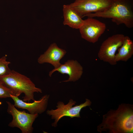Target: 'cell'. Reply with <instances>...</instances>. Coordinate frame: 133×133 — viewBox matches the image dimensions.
<instances>
[{
	"instance_id": "cell-1",
	"label": "cell",
	"mask_w": 133,
	"mask_h": 133,
	"mask_svg": "<svg viewBox=\"0 0 133 133\" xmlns=\"http://www.w3.org/2000/svg\"><path fill=\"white\" fill-rule=\"evenodd\" d=\"M97 131L100 133H133V105L123 103L116 110L110 109L103 116Z\"/></svg>"
},
{
	"instance_id": "cell-2",
	"label": "cell",
	"mask_w": 133,
	"mask_h": 133,
	"mask_svg": "<svg viewBox=\"0 0 133 133\" xmlns=\"http://www.w3.org/2000/svg\"><path fill=\"white\" fill-rule=\"evenodd\" d=\"M88 17H101L111 18L119 25L124 24L129 28L133 27V0H111V4L102 12L91 13L84 16Z\"/></svg>"
},
{
	"instance_id": "cell-3",
	"label": "cell",
	"mask_w": 133,
	"mask_h": 133,
	"mask_svg": "<svg viewBox=\"0 0 133 133\" xmlns=\"http://www.w3.org/2000/svg\"><path fill=\"white\" fill-rule=\"evenodd\" d=\"M0 81L12 89L17 96L24 93L23 100L25 102L35 100L34 93H42L41 89L36 87L30 78L14 70H11L6 75L0 76Z\"/></svg>"
},
{
	"instance_id": "cell-4",
	"label": "cell",
	"mask_w": 133,
	"mask_h": 133,
	"mask_svg": "<svg viewBox=\"0 0 133 133\" xmlns=\"http://www.w3.org/2000/svg\"><path fill=\"white\" fill-rule=\"evenodd\" d=\"M76 103V102L72 99L69 100L66 104L59 101L57 103L56 109L48 110L46 112L47 114L51 116V118L54 120V122L52 124V126L54 127L57 126L58 121L64 116L69 117L71 118L80 117V113L81 110L86 107L90 106L92 102L89 100L86 99L84 103L73 106Z\"/></svg>"
},
{
	"instance_id": "cell-5",
	"label": "cell",
	"mask_w": 133,
	"mask_h": 133,
	"mask_svg": "<svg viewBox=\"0 0 133 133\" xmlns=\"http://www.w3.org/2000/svg\"><path fill=\"white\" fill-rule=\"evenodd\" d=\"M6 102L8 104L7 112L13 117L12 121L8 124L9 126L18 128L22 133H32L33 124L38 114L27 113L24 110L19 111L10 102Z\"/></svg>"
},
{
	"instance_id": "cell-6",
	"label": "cell",
	"mask_w": 133,
	"mask_h": 133,
	"mask_svg": "<svg viewBox=\"0 0 133 133\" xmlns=\"http://www.w3.org/2000/svg\"><path fill=\"white\" fill-rule=\"evenodd\" d=\"M125 36L116 34L110 36L101 44L98 54L99 59L111 65H116L115 61L116 53L122 45Z\"/></svg>"
},
{
	"instance_id": "cell-7",
	"label": "cell",
	"mask_w": 133,
	"mask_h": 133,
	"mask_svg": "<svg viewBox=\"0 0 133 133\" xmlns=\"http://www.w3.org/2000/svg\"><path fill=\"white\" fill-rule=\"evenodd\" d=\"M106 28L104 23L93 17H88L84 20L83 24L79 29L83 38L94 43L98 41Z\"/></svg>"
},
{
	"instance_id": "cell-8",
	"label": "cell",
	"mask_w": 133,
	"mask_h": 133,
	"mask_svg": "<svg viewBox=\"0 0 133 133\" xmlns=\"http://www.w3.org/2000/svg\"><path fill=\"white\" fill-rule=\"evenodd\" d=\"M111 4V0H75L70 5L82 18L87 14L104 11Z\"/></svg>"
},
{
	"instance_id": "cell-9",
	"label": "cell",
	"mask_w": 133,
	"mask_h": 133,
	"mask_svg": "<svg viewBox=\"0 0 133 133\" xmlns=\"http://www.w3.org/2000/svg\"><path fill=\"white\" fill-rule=\"evenodd\" d=\"M49 97V95H44L39 100H34L32 103L26 102L20 99L17 96L11 95L10 98L14 100V105L15 107L26 109L31 114H38L46 111Z\"/></svg>"
},
{
	"instance_id": "cell-10",
	"label": "cell",
	"mask_w": 133,
	"mask_h": 133,
	"mask_svg": "<svg viewBox=\"0 0 133 133\" xmlns=\"http://www.w3.org/2000/svg\"><path fill=\"white\" fill-rule=\"evenodd\" d=\"M56 71L62 74H66L69 75L68 80L61 82H74L81 78L83 73V68L76 60H69L64 64H61L58 67L54 68L50 71L49 76L51 77L52 73Z\"/></svg>"
},
{
	"instance_id": "cell-11",
	"label": "cell",
	"mask_w": 133,
	"mask_h": 133,
	"mask_svg": "<svg viewBox=\"0 0 133 133\" xmlns=\"http://www.w3.org/2000/svg\"><path fill=\"white\" fill-rule=\"evenodd\" d=\"M66 52L65 50L59 48L56 43H53L43 54L40 56L37 61L40 64L50 63L54 66V68H56L61 65L60 61Z\"/></svg>"
},
{
	"instance_id": "cell-12",
	"label": "cell",
	"mask_w": 133,
	"mask_h": 133,
	"mask_svg": "<svg viewBox=\"0 0 133 133\" xmlns=\"http://www.w3.org/2000/svg\"><path fill=\"white\" fill-rule=\"evenodd\" d=\"M64 25H67L72 28L79 29L83 24L84 20L79 13L70 4L63 6Z\"/></svg>"
},
{
	"instance_id": "cell-13",
	"label": "cell",
	"mask_w": 133,
	"mask_h": 133,
	"mask_svg": "<svg viewBox=\"0 0 133 133\" xmlns=\"http://www.w3.org/2000/svg\"><path fill=\"white\" fill-rule=\"evenodd\" d=\"M116 54L115 61L117 62L127 61L133 55V42L128 36H125L122 46L117 50Z\"/></svg>"
},
{
	"instance_id": "cell-14",
	"label": "cell",
	"mask_w": 133,
	"mask_h": 133,
	"mask_svg": "<svg viewBox=\"0 0 133 133\" xmlns=\"http://www.w3.org/2000/svg\"><path fill=\"white\" fill-rule=\"evenodd\" d=\"M7 56L5 55L0 58V76L7 74L11 70L9 67L11 62L6 60Z\"/></svg>"
},
{
	"instance_id": "cell-15",
	"label": "cell",
	"mask_w": 133,
	"mask_h": 133,
	"mask_svg": "<svg viewBox=\"0 0 133 133\" xmlns=\"http://www.w3.org/2000/svg\"><path fill=\"white\" fill-rule=\"evenodd\" d=\"M11 95L17 96L12 89L6 87L0 81V98H10Z\"/></svg>"
}]
</instances>
